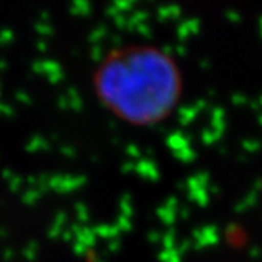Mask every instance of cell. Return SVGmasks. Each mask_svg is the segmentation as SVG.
<instances>
[{
	"instance_id": "1",
	"label": "cell",
	"mask_w": 262,
	"mask_h": 262,
	"mask_svg": "<svg viewBox=\"0 0 262 262\" xmlns=\"http://www.w3.org/2000/svg\"><path fill=\"white\" fill-rule=\"evenodd\" d=\"M100 104L133 126H155L177 109L183 79L177 62L155 46H126L107 52L93 71Z\"/></svg>"
},
{
	"instance_id": "2",
	"label": "cell",
	"mask_w": 262,
	"mask_h": 262,
	"mask_svg": "<svg viewBox=\"0 0 262 262\" xmlns=\"http://www.w3.org/2000/svg\"><path fill=\"white\" fill-rule=\"evenodd\" d=\"M160 19H174V17H179L180 10L179 7H163L158 10Z\"/></svg>"
},
{
	"instance_id": "3",
	"label": "cell",
	"mask_w": 262,
	"mask_h": 262,
	"mask_svg": "<svg viewBox=\"0 0 262 262\" xmlns=\"http://www.w3.org/2000/svg\"><path fill=\"white\" fill-rule=\"evenodd\" d=\"M228 17H229V19H240V17H237L235 13H228Z\"/></svg>"
}]
</instances>
